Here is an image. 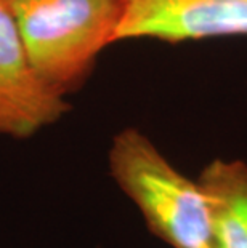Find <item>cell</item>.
<instances>
[{"label":"cell","mask_w":247,"mask_h":248,"mask_svg":"<svg viewBox=\"0 0 247 248\" xmlns=\"http://www.w3.org/2000/svg\"><path fill=\"white\" fill-rule=\"evenodd\" d=\"M113 181L152 235L170 248H217L210 202L201 183L181 173L143 130L125 126L108 149Z\"/></svg>","instance_id":"6da1fadb"},{"label":"cell","mask_w":247,"mask_h":248,"mask_svg":"<svg viewBox=\"0 0 247 248\" xmlns=\"http://www.w3.org/2000/svg\"><path fill=\"white\" fill-rule=\"evenodd\" d=\"M21 40L45 83L66 94L92 74L117 42L120 0H8Z\"/></svg>","instance_id":"7a4b0ae2"},{"label":"cell","mask_w":247,"mask_h":248,"mask_svg":"<svg viewBox=\"0 0 247 248\" xmlns=\"http://www.w3.org/2000/svg\"><path fill=\"white\" fill-rule=\"evenodd\" d=\"M71 110L66 96L44 82L21 40L8 0H0V136L33 138Z\"/></svg>","instance_id":"3957f363"},{"label":"cell","mask_w":247,"mask_h":248,"mask_svg":"<svg viewBox=\"0 0 247 248\" xmlns=\"http://www.w3.org/2000/svg\"><path fill=\"white\" fill-rule=\"evenodd\" d=\"M117 42L247 39V0H120Z\"/></svg>","instance_id":"277c9868"},{"label":"cell","mask_w":247,"mask_h":248,"mask_svg":"<svg viewBox=\"0 0 247 248\" xmlns=\"http://www.w3.org/2000/svg\"><path fill=\"white\" fill-rule=\"evenodd\" d=\"M198 181L210 202L217 248H247V162L217 157Z\"/></svg>","instance_id":"5b68a950"}]
</instances>
